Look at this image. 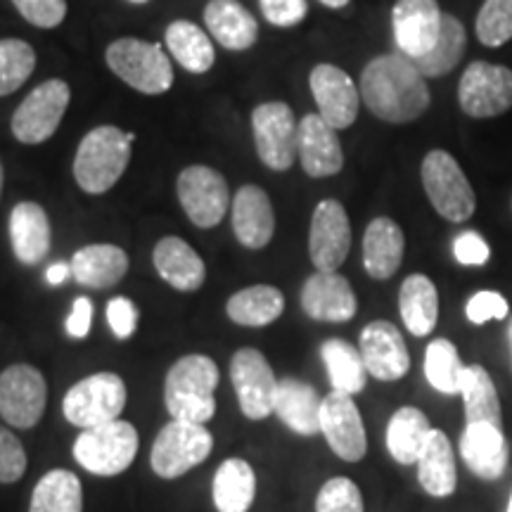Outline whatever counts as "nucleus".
<instances>
[{"instance_id": "nucleus-54", "label": "nucleus", "mask_w": 512, "mask_h": 512, "mask_svg": "<svg viewBox=\"0 0 512 512\" xmlns=\"http://www.w3.org/2000/svg\"><path fill=\"white\" fill-rule=\"evenodd\" d=\"M508 337H510V344H512V316H510V323H508Z\"/></svg>"}, {"instance_id": "nucleus-48", "label": "nucleus", "mask_w": 512, "mask_h": 512, "mask_svg": "<svg viewBox=\"0 0 512 512\" xmlns=\"http://www.w3.org/2000/svg\"><path fill=\"white\" fill-rule=\"evenodd\" d=\"M261 12L273 27H297L306 19V0H259Z\"/></svg>"}, {"instance_id": "nucleus-51", "label": "nucleus", "mask_w": 512, "mask_h": 512, "mask_svg": "<svg viewBox=\"0 0 512 512\" xmlns=\"http://www.w3.org/2000/svg\"><path fill=\"white\" fill-rule=\"evenodd\" d=\"M72 278V264H64V261H57V264H53V266H48V271H46V280L53 287H57V285H62L64 280H69Z\"/></svg>"}, {"instance_id": "nucleus-10", "label": "nucleus", "mask_w": 512, "mask_h": 512, "mask_svg": "<svg viewBox=\"0 0 512 512\" xmlns=\"http://www.w3.org/2000/svg\"><path fill=\"white\" fill-rule=\"evenodd\" d=\"M69 100H72V91L62 79L43 81L12 114L10 128L15 138L24 145L46 143L48 138L55 136L57 126H60L69 107Z\"/></svg>"}, {"instance_id": "nucleus-20", "label": "nucleus", "mask_w": 512, "mask_h": 512, "mask_svg": "<svg viewBox=\"0 0 512 512\" xmlns=\"http://www.w3.org/2000/svg\"><path fill=\"white\" fill-rule=\"evenodd\" d=\"M302 309L320 323H349L358 313V299L342 273L316 271L302 287Z\"/></svg>"}, {"instance_id": "nucleus-4", "label": "nucleus", "mask_w": 512, "mask_h": 512, "mask_svg": "<svg viewBox=\"0 0 512 512\" xmlns=\"http://www.w3.org/2000/svg\"><path fill=\"white\" fill-rule=\"evenodd\" d=\"M422 188L434 211L451 223H465L475 216L477 195L463 166L451 152L430 150L420 164Z\"/></svg>"}, {"instance_id": "nucleus-6", "label": "nucleus", "mask_w": 512, "mask_h": 512, "mask_svg": "<svg viewBox=\"0 0 512 512\" xmlns=\"http://www.w3.org/2000/svg\"><path fill=\"white\" fill-rule=\"evenodd\" d=\"M107 67L121 81L145 95H162L174 86V67L159 43L119 38L105 53Z\"/></svg>"}, {"instance_id": "nucleus-5", "label": "nucleus", "mask_w": 512, "mask_h": 512, "mask_svg": "<svg viewBox=\"0 0 512 512\" xmlns=\"http://www.w3.org/2000/svg\"><path fill=\"white\" fill-rule=\"evenodd\" d=\"M138 432L131 422L112 420L83 430L74 441V460L98 477H117L128 470L138 453Z\"/></svg>"}, {"instance_id": "nucleus-39", "label": "nucleus", "mask_w": 512, "mask_h": 512, "mask_svg": "<svg viewBox=\"0 0 512 512\" xmlns=\"http://www.w3.org/2000/svg\"><path fill=\"white\" fill-rule=\"evenodd\" d=\"M29 512H83L81 479L69 470H50L38 479Z\"/></svg>"}, {"instance_id": "nucleus-7", "label": "nucleus", "mask_w": 512, "mask_h": 512, "mask_svg": "<svg viewBox=\"0 0 512 512\" xmlns=\"http://www.w3.org/2000/svg\"><path fill=\"white\" fill-rule=\"evenodd\" d=\"M126 382L117 373H95L83 377L64 394L62 411L69 425L91 430L119 420L126 408Z\"/></svg>"}, {"instance_id": "nucleus-12", "label": "nucleus", "mask_w": 512, "mask_h": 512, "mask_svg": "<svg viewBox=\"0 0 512 512\" xmlns=\"http://www.w3.org/2000/svg\"><path fill=\"white\" fill-rule=\"evenodd\" d=\"M252 128L256 155L273 171L292 169L297 159V131L299 124L294 119L290 105L275 100L264 102L252 112Z\"/></svg>"}, {"instance_id": "nucleus-43", "label": "nucleus", "mask_w": 512, "mask_h": 512, "mask_svg": "<svg viewBox=\"0 0 512 512\" xmlns=\"http://www.w3.org/2000/svg\"><path fill=\"white\" fill-rule=\"evenodd\" d=\"M316 512H366L363 494L349 477H332L320 486Z\"/></svg>"}, {"instance_id": "nucleus-33", "label": "nucleus", "mask_w": 512, "mask_h": 512, "mask_svg": "<svg viewBox=\"0 0 512 512\" xmlns=\"http://www.w3.org/2000/svg\"><path fill=\"white\" fill-rule=\"evenodd\" d=\"M285 311V294L273 285H252L228 299L226 313L245 328H266Z\"/></svg>"}, {"instance_id": "nucleus-50", "label": "nucleus", "mask_w": 512, "mask_h": 512, "mask_svg": "<svg viewBox=\"0 0 512 512\" xmlns=\"http://www.w3.org/2000/svg\"><path fill=\"white\" fill-rule=\"evenodd\" d=\"M69 332V337L74 339H86L91 335L93 328V302L88 297H76L72 313H69L67 325H64Z\"/></svg>"}, {"instance_id": "nucleus-46", "label": "nucleus", "mask_w": 512, "mask_h": 512, "mask_svg": "<svg viewBox=\"0 0 512 512\" xmlns=\"http://www.w3.org/2000/svg\"><path fill=\"white\" fill-rule=\"evenodd\" d=\"M465 313H467V320H470L472 325H484V323H489V320L508 318L510 304L501 292L479 290L477 294H472V297L467 299Z\"/></svg>"}, {"instance_id": "nucleus-36", "label": "nucleus", "mask_w": 512, "mask_h": 512, "mask_svg": "<svg viewBox=\"0 0 512 512\" xmlns=\"http://www.w3.org/2000/svg\"><path fill=\"white\" fill-rule=\"evenodd\" d=\"M320 358H323L325 370H328L330 384L335 392L344 394H361L368 384V368L363 363L361 351L354 344L344 339H328L320 347Z\"/></svg>"}, {"instance_id": "nucleus-26", "label": "nucleus", "mask_w": 512, "mask_h": 512, "mask_svg": "<svg viewBox=\"0 0 512 512\" xmlns=\"http://www.w3.org/2000/svg\"><path fill=\"white\" fill-rule=\"evenodd\" d=\"M152 264H155L159 278L169 283L178 292H195L204 285L207 278V266L202 256L181 238H162L152 252Z\"/></svg>"}, {"instance_id": "nucleus-22", "label": "nucleus", "mask_w": 512, "mask_h": 512, "mask_svg": "<svg viewBox=\"0 0 512 512\" xmlns=\"http://www.w3.org/2000/svg\"><path fill=\"white\" fill-rule=\"evenodd\" d=\"M460 456L479 479H486V482L501 479L510 460V446L505 441L503 427L489 425V422L465 425L463 437H460Z\"/></svg>"}, {"instance_id": "nucleus-34", "label": "nucleus", "mask_w": 512, "mask_h": 512, "mask_svg": "<svg viewBox=\"0 0 512 512\" xmlns=\"http://www.w3.org/2000/svg\"><path fill=\"white\" fill-rule=\"evenodd\" d=\"M460 396L465 403L467 425L472 422H489V425L503 427V408L498 399L496 382L491 380L489 370L479 363L465 366L463 382H460Z\"/></svg>"}, {"instance_id": "nucleus-41", "label": "nucleus", "mask_w": 512, "mask_h": 512, "mask_svg": "<svg viewBox=\"0 0 512 512\" xmlns=\"http://www.w3.org/2000/svg\"><path fill=\"white\" fill-rule=\"evenodd\" d=\"M36 53L27 41L3 38L0 41V98L19 91L34 74Z\"/></svg>"}, {"instance_id": "nucleus-8", "label": "nucleus", "mask_w": 512, "mask_h": 512, "mask_svg": "<svg viewBox=\"0 0 512 512\" xmlns=\"http://www.w3.org/2000/svg\"><path fill=\"white\" fill-rule=\"evenodd\" d=\"M214 448V437L200 422L171 420L152 444L150 465L157 477L178 479L192 467L202 465Z\"/></svg>"}, {"instance_id": "nucleus-29", "label": "nucleus", "mask_w": 512, "mask_h": 512, "mask_svg": "<svg viewBox=\"0 0 512 512\" xmlns=\"http://www.w3.org/2000/svg\"><path fill=\"white\" fill-rule=\"evenodd\" d=\"M418 482L432 498H448L458 486V467L446 432L432 430L418 458Z\"/></svg>"}, {"instance_id": "nucleus-13", "label": "nucleus", "mask_w": 512, "mask_h": 512, "mask_svg": "<svg viewBox=\"0 0 512 512\" xmlns=\"http://www.w3.org/2000/svg\"><path fill=\"white\" fill-rule=\"evenodd\" d=\"M176 192L183 211L197 228L219 226L230 207L226 178L204 164L183 169L176 181Z\"/></svg>"}, {"instance_id": "nucleus-18", "label": "nucleus", "mask_w": 512, "mask_h": 512, "mask_svg": "<svg viewBox=\"0 0 512 512\" xmlns=\"http://www.w3.org/2000/svg\"><path fill=\"white\" fill-rule=\"evenodd\" d=\"M444 12L437 0H396L392 10L394 41L401 55L420 60L437 43Z\"/></svg>"}, {"instance_id": "nucleus-14", "label": "nucleus", "mask_w": 512, "mask_h": 512, "mask_svg": "<svg viewBox=\"0 0 512 512\" xmlns=\"http://www.w3.org/2000/svg\"><path fill=\"white\" fill-rule=\"evenodd\" d=\"M230 380L238 394L240 411L247 420H266L273 415L278 377L259 349H240L230 358Z\"/></svg>"}, {"instance_id": "nucleus-57", "label": "nucleus", "mask_w": 512, "mask_h": 512, "mask_svg": "<svg viewBox=\"0 0 512 512\" xmlns=\"http://www.w3.org/2000/svg\"><path fill=\"white\" fill-rule=\"evenodd\" d=\"M510 209H512V202H510Z\"/></svg>"}, {"instance_id": "nucleus-42", "label": "nucleus", "mask_w": 512, "mask_h": 512, "mask_svg": "<svg viewBox=\"0 0 512 512\" xmlns=\"http://www.w3.org/2000/svg\"><path fill=\"white\" fill-rule=\"evenodd\" d=\"M475 34L486 48H501L512 41V0H484L477 12Z\"/></svg>"}, {"instance_id": "nucleus-47", "label": "nucleus", "mask_w": 512, "mask_h": 512, "mask_svg": "<svg viewBox=\"0 0 512 512\" xmlns=\"http://www.w3.org/2000/svg\"><path fill=\"white\" fill-rule=\"evenodd\" d=\"M453 256L460 266H484L491 259V247L477 230H463L453 240Z\"/></svg>"}, {"instance_id": "nucleus-56", "label": "nucleus", "mask_w": 512, "mask_h": 512, "mask_svg": "<svg viewBox=\"0 0 512 512\" xmlns=\"http://www.w3.org/2000/svg\"><path fill=\"white\" fill-rule=\"evenodd\" d=\"M131 3H147V0H131Z\"/></svg>"}, {"instance_id": "nucleus-35", "label": "nucleus", "mask_w": 512, "mask_h": 512, "mask_svg": "<svg viewBox=\"0 0 512 512\" xmlns=\"http://www.w3.org/2000/svg\"><path fill=\"white\" fill-rule=\"evenodd\" d=\"M256 496V475L242 458L223 460L214 475V505L219 512H247Z\"/></svg>"}, {"instance_id": "nucleus-1", "label": "nucleus", "mask_w": 512, "mask_h": 512, "mask_svg": "<svg viewBox=\"0 0 512 512\" xmlns=\"http://www.w3.org/2000/svg\"><path fill=\"white\" fill-rule=\"evenodd\" d=\"M361 100L373 117L387 124H411L430 110V88L411 57L380 55L366 64L361 74Z\"/></svg>"}, {"instance_id": "nucleus-11", "label": "nucleus", "mask_w": 512, "mask_h": 512, "mask_svg": "<svg viewBox=\"0 0 512 512\" xmlns=\"http://www.w3.org/2000/svg\"><path fill=\"white\" fill-rule=\"evenodd\" d=\"M48 384L29 363H15L0 373V418L17 430H31L46 413Z\"/></svg>"}, {"instance_id": "nucleus-9", "label": "nucleus", "mask_w": 512, "mask_h": 512, "mask_svg": "<svg viewBox=\"0 0 512 512\" xmlns=\"http://www.w3.org/2000/svg\"><path fill=\"white\" fill-rule=\"evenodd\" d=\"M458 105L472 119H494L512 110V69L477 60L458 83Z\"/></svg>"}, {"instance_id": "nucleus-17", "label": "nucleus", "mask_w": 512, "mask_h": 512, "mask_svg": "<svg viewBox=\"0 0 512 512\" xmlns=\"http://www.w3.org/2000/svg\"><path fill=\"white\" fill-rule=\"evenodd\" d=\"M309 86L313 100L318 105V114L332 128L342 131L349 128L358 119V107H361V91L344 69L335 64H316L311 69Z\"/></svg>"}, {"instance_id": "nucleus-27", "label": "nucleus", "mask_w": 512, "mask_h": 512, "mask_svg": "<svg viewBox=\"0 0 512 512\" xmlns=\"http://www.w3.org/2000/svg\"><path fill=\"white\" fill-rule=\"evenodd\" d=\"M320 394L309 382L285 377L278 382L273 413L302 437H316L320 432Z\"/></svg>"}, {"instance_id": "nucleus-40", "label": "nucleus", "mask_w": 512, "mask_h": 512, "mask_svg": "<svg viewBox=\"0 0 512 512\" xmlns=\"http://www.w3.org/2000/svg\"><path fill=\"white\" fill-rule=\"evenodd\" d=\"M465 363L458 354V347L451 339L439 337L425 349V377L439 394H460Z\"/></svg>"}, {"instance_id": "nucleus-16", "label": "nucleus", "mask_w": 512, "mask_h": 512, "mask_svg": "<svg viewBox=\"0 0 512 512\" xmlns=\"http://www.w3.org/2000/svg\"><path fill=\"white\" fill-rule=\"evenodd\" d=\"M351 249V223L347 209L337 200L316 204L309 228V256L316 271H339Z\"/></svg>"}, {"instance_id": "nucleus-37", "label": "nucleus", "mask_w": 512, "mask_h": 512, "mask_svg": "<svg viewBox=\"0 0 512 512\" xmlns=\"http://www.w3.org/2000/svg\"><path fill=\"white\" fill-rule=\"evenodd\" d=\"M166 48L190 74H207L214 67L216 53L211 38L188 19H176L166 29Z\"/></svg>"}, {"instance_id": "nucleus-45", "label": "nucleus", "mask_w": 512, "mask_h": 512, "mask_svg": "<svg viewBox=\"0 0 512 512\" xmlns=\"http://www.w3.org/2000/svg\"><path fill=\"white\" fill-rule=\"evenodd\" d=\"M19 15L38 29L60 27L67 17V0H12Z\"/></svg>"}, {"instance_id": "nucleus-19", "label": "nucleus", "mask_w": 512, "mask_h": 512, "mask_svg": "<svg viewBox=\"0 0 512 512\" xmlns=\"http://www.w3.org/2000/svg\"><path fill=\"white\" fill-rule=\"evenodd\" d=\"M358 351H361L368 375L380 382H396L411 370V354H408L401 330L389 320L368 323L361 330Z\"/></svg>"}, {"instance_id": "nucleus-3", "label": "nucleus", "mask_w": 512, "mask_h": 512, "mask_svg": "<svg viewBox=\"0 0 512 512\" xmlns=\"http://www.w3.org/2000/svg\"><path fill=\"white\" fill-rule=\"evenodd\" d=\"M131 162V140L117 126L88 131L74 157V178L88 195H102L117 185Z\"/></svg>"}, {"instance_id": "nucleus-21", "label": "nucleus", "mask_w": 512, "mask_h": 512, "mask_svg": "<svg viewBox=\"0 0 512 512\" xmlns=\"http://www.w3.org/2000/svg\"><path fill=\"white\" fill-rule=\"evenodd\" d=\"M297 150L306 176L330 178L344 166V150L339 143L337 128H332L320 114H306L299 121Z\"/></svg>"}, {"instance_id": "nucleus-24", "label": "nucleus", "mask_w": 512, "mask_h": 512, "mask_svg": "<svg viewBox=\"0 0 512 512\" xmlns=\"http://www.w3.org/2000/svg\"><path fill=\"white\" fill-rule=\"evenodd\" d=\"M10 242L17 261L36 266L46 259L53 245V230L46 209L36 202H19L10 214Z\"/></svg>"}, {"instance_id": "nucleus-53", "label": "nucleus", "mask_w": 512, "mask_h": 512, "mask_svg": "<svg viewBox=\"0 0 512 512\" xmlns=\"http://www.w3.org/2000/svg\"><path fill=\"white\" fill-rule=\"evenodd\" d=\"M3 164H0V195H3Z\"/></svg>"}, {"instance_id": "nucleus-44", "label": "nucleus", "mask_w": 512, "mask_h": 512, "mask_svg": "<svg viewBox=\"0 0 512 512\" xmlns=\"http://www.w3.org/2000/svg\"><path fill=\"white\" fill-rule=\"evenodd\" d=\"M27 472V451L8 427L0 425V484H15Z\"/></svg>"}, {"instance_id": "nucleus-23", "label": "nucleus", "mask_w": 512, "mask_h": 512, "mask_svg": "<svg viewBox=\"0 0 512 512\" xmlns=\"http://www.w3.org/2000/svg\"><path fill=\"white\" fill-rule=\"evenodd\" d=\"M233 233L247 249H264L273 240L275 214L271 197L256 185H242L233 197Z\"/></svg>"}, {"instance_id": "nucleus-28", "label": "nucleus", "mask_w": 512, "mask_h": 512, "mask_svg": "<svg viewBox=\"0 0 512 512\" xmlns=\"http://www.w3.org/2000/svg\"><path fill=\"white\" fill-rule=\"evenodd\" d=\"M204 22L209 34L228 50H249L259 38V24L238 0H209Z\"/></svg>"}, {"instance_id": "nucleus-49", "label": "nucleus", "mask_w": 512, "mask_h": 512, "mask_svg": "<svg viewBox=\"0 0 512 512\" xmlns=\"http://www.w3.org/2000/svg\"><path fill=\"white\" fill-rule=\"evenodd\" d=\"M140 313L128 297H114L107 302V323L117 339H128L138 328Z\"/></svg>"}, {"instance_id": "nucleus-2", "label": "nucleus", "mask_w": 512, "mask_h": 512, "mask_svg": "<svg viewBox=\"0 0 512 512\" xmlns=\"http://www.w3.org/2000/svg\"><path fill=\"white\" fill-rule=\"evenodd\" d=\"M216 387H219V366L214 358L204 354L178 358L164 382L166 411L174 420L204 425L216 413Z\"/></svg>"}, {"instance_id": "nucleus-38", "label": "nucleus", "mask_w": 512, "mask_h": 512, "mask_svg": "<svg viewBox=\"0 0 512 512\" xmlns=\"http://www.w3.org/2000/svg\"><path fill=\"white\" fill-rule=\"evenodd\" d=\"M467 48V29L456 15H446L434 48L420 60H413L425 79H441L458 67Z\"/></svg>"}, {"instance_id": "nucleus-31", "label": "nucleus", "mask_w": 512, "mask_h": 512, "mask_svg": "<svg viewBox=\"0 0 512 512\" xmlns=\"http://www.w3.org/2000/svg\"><path fill=\"white\" fill-rule=\"evenodd\" d=\"M399 313L411 335H432L439 323V290L432 278L413 273L403 280L399 290Z\"/></svg>"}, {"instance_id": "nucleus-15", "label": "nucleus", "mask_w": 512, "mask_h": 512, "mask_svg": "<svg viewBox=\"0 0 512 512\" xmlns=\"http://www.w3.org/2000/svg\"><path fill=\"white\" fill-rule=\"evenodd\" d=\"M320 434H323L332 453L347 463H358L368 453L366 425L358 411L354 396L332 392L320 403Z\"/></svg>"}, {"instance_id": "nucleus-25", "label": "nucleus", "mask_w": 512, "mask_h": 512, "mask_svg": "<svg viewBox=\"0 0 512 512\" xmlns=\"http://www.w3.org/2000/svg\"><path fill=\"white\" fill-rule=\"evenodd\" d=\"M406 252V235L389 216H377L363 235V268L373 280L394 278Z\"/></svg>"}, {"instance_id": "nucleus-52", "label": "nucleus", "mask_w": 512, "mask_h": 512, "mask_svg": "<svg viewBox=\"0 0 512 512\" xmlns=\"http://www.w3.org/2000/svg\"><path fill=\"white\" fill-rule=\"evenodd\" d=\"M320 3L325 5V8H332V10H342L347 8L351 0H320Z\"/></svg>"}, {"instance_id": "nucleus-30", "label": "nucleus", "mask_w": 512, "mask_h": 512, "mask_svg": "<svg viewBox=\"0 0 512 512\" xmlns=\"http://www.w3.org/2000/svg\"><path fill=\"white\" fill-rule=\"evenodd\" d=\"M72 278L91 290L114 287L128 273V254L117 245H88L72 256Z\"/></svg>"}, {"instance_id": "nucleus-55", "label": "nucleus", "mask_w": 512, "mask_h": 512, "mask_svg": "<svg viewBox=\"0 0 512 512\" xmlns=\"http://www.w3.org/2000/svg\"><path fill=\"white\" fill-rule=\"evenodd\" d=\"M508 512H512V496H510V503H508Z\"/></svg>"}, {"instance_id": "nucleus-32", "label": "nucleus", "mask_w": 512, "mask_h": 512, "mask_svg": "<svg viewBox=\"0 0 512 512\" xmlns=\"http://www.w3.org/2000/svg\"><path fill=\"white\" fill-rule=\"evenodd\" d=\"M432 425L427 415L415 406H403L389 418L387 451L399 465L418 463L422 448L427 444Z\"/></svg>"}]
</instances>
